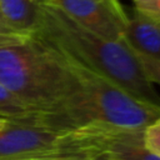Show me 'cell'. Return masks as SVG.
Wrapping results in <instances>:
<instances>
[{
  "label": "cell",
  "instance_id": "obj_5",
  "mask_svg": "<svg viewBox=\"0 0 160 160\" xmlns=\"http://www.w3.org/2000/svg\"><path fill=\"white\" fill-rule=\"evenodd\" d=\"M122 41L134 55L160 60V18L134 8L132 12L128 15Z\"/></svg>",
  "mask_w": 160,
  "mask_h": 160
},
{
  "label": "cell",
  "instance_id": "obj_12",
  "mask_svg": "<svg viewBox=\"0 0 160 160\" xmlns=\"http://www.w3.org/2000/svg\"><path fill=\"white\" fill-rule=\"evenodd\" d=\"M35 160H88L84 158H65V156H50V158H41Z\"/></svg>",
  "mask_w": 160,
  "mask_h": 160
},
{
  "label": "cell",
  "instance_id": "obj_10",
  "mask_svg": "<svg viewBox=\"0 0 160 160\" xmlns=\"http://www.w3.org/2000/svg\"><path fill=\"white\" fill-rule=\"evenodd\" d=\"M135 9L148 15L160 18V0H132Z\"/></svg>",
  "mask_w": 160,
  "mask_h": 160
},
{
  "label": "cell",
  "instance_id": "obj_7",
  "mask_svg": "<svg viewBox=\"0 0 160 160\" xmlns=\"http://www.w3.org/2000/svg\"><path fill=\"white\" fill-rule=\"evenodd\" d=\"M31 114L34 111L0 82V116L9 121H15L25 119Z\"/></svg>",
  "mask_w": 160,
  "mask_h": 160
},
{
  "label": "cell",
  "instance_id": "obj_3",
  "mask_svg": "<svg viewBox=\"0 0 160 160\" xmlns=\"http://www.w3.org/2000/svg\"><path fill=\"white\" fill-rule=\"evenodd\" d=\"M68 131L9 121L0 130V160H35L59 156Z\"/></svg>",
  "mask_w": 160,
  "mask_h": 160
},
{
  "label": "cell",
  "instance_id": "obj_6",
  "mask_svg": "<svg viewBox=\"0 0 160 160\" xmlns=\"http://www.w3.org/2000/svg\"><path fill=\"white\" fill-rule=\"evenodd\" d=\"M42 0H0V19L15 34L32 35L39 26Z\"/></svg>",
  "mask_w": 160,
  "mask_h": 160
},
{
  "label": "cell",
  "instance_id": "obj_1",
  "mask_svg": "<svg viewBox=\"0 0 160 160\" xmlns=\"http://www.w3.org/2000/svg\"><path fill=\"white\" fill-rule=\"evenodd\" d=\"M32 35L102 75L136 100L160 109V95L122 40L111 41L80 26L45 0L41 2L39 26Z\"/></svg>",
  "mask_w": 160,
  "mask_h": 160
},
{
  "label": "cell",
  "instance_id": "obj_11",
  "mask_svg": "<svg viewBox=\"0 0 160 160\" xmlns=\"http://www.w3.org/2000/svg\"><path fill=\"white\" fill-rule=\"evenodd\" d=\"M16 35H19V34H15L14 31H11L0 19V41L5 40V39H9L11 36H16Z\"/></svg>",
  "mask_w": 160,
  "mask_h": 160
},
{
  "label": "cell",
  "instance_id": "obj_4",
  "mask_svg": "<svg viewBox=\"0 0 160 160\" xmlns=\"http://www.w3.org/2000/svg\"><path fill=\"white\" fill-rule=\"evenodd\" d=\"M80 26L111 41H121L128 14L119 0H45Z\"/></svg>",
  "mask_w": 160,
  "mask_h": 160
},
{
  "label": "cell",
  "instance_id": "obj_13",
  "mask_svg": "<svg viewBox=\"0 0 160 160\" xmlns=\"http://www.w3.org/2000/svg\"><path fill=\"white\" fill-rule=\"evenodd\" d=\"M8 125H9V120H6L5 118H1L0 116V130H4Z\"/></svg>",
  "mask_w": 160,
  "mask_h": 160
},
{
  "label": "cell",
  "instance_id": "obj_8",
  "mask_svg": "<svg viewBox=\"0 0 160 160\" xmlns=\"http://www.w3.org/2000/svg\"><path fill=\"white\" fill-rule=\"evenodd\" d=\"M142 141L144 146L160 159V116L144 129Z\"/></svg>",
  "mask_w": 160,
  "mask_h": 160
},
{
  "label": "cell",
  "instance_id": "obj_2",
  "mask_svg": "<svg viewBox=\"0 0 160 160\" xmlns=\"http://www.w3.org/2000/svg\"><path fill=\"white\" fill-rule=\"evenodd\" d=\"M0 82L38 114L58 111L79 89L60 55L35 35L0 41Z\"/></svg>",
  "mask_w": 160,
  "mask_h": 160
},
{
  "label": "cell",
  "instance_id": "obj_9",
  "mask_svg": "<svg viewBox=\"0 0 160 160\" xmlns=\"http://www.w3.org/2000/svg\"><path fill=\"white\" fill-rule=\"evenodd\" d=\"M135 56L142 69L145 78L148 79V81H150L151 84H154V82L160 84V60L139 56V55H135Z\"/></svg>",
  "mask_w": 160,
  "mask_h": 160
}]
</instances>
